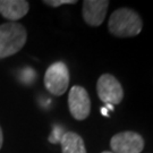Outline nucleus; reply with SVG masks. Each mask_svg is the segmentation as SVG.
<instances>
[{"label": "nucleus", "instance_id": "obj_1", "mask_svg": "<svg viewBox=\"0 0 153 153\" xmlns=\"http://www.w3.org/2000/svg\"><path fill=\"white\" fill-rule=\"evenodd\" d=\"M108 28L109 32L117 38H133L141 33L143 22L136 11L124 7L111 14Z\"/></svg>", "mask_w": 153, "mask_h": 153}, {"label": "nucleus", "instance_id": "obj_2", "mask_svg": "<svg viewBox=\"0 0 153 153\" xmlns=\"http://www.w3.org/2000/svg\"><path fill=\"white\" fill-rule=\"evenodd\" d=\"M27 40L25 27L18 23L0 25V59L17 53Z\"/></svg>", "mask_w": 153, "mask_h": 153}, {"label": "nucleus", "instance_id": "obj_3", "mask_svg": "<svg viewBox=\"0 0 153 153\" xmlns=\"http://www.w3.org/2000/svg\"><path fill=\"white\" fill-rule=\"evenodd\" d=\"M45 88L52 95L60 97L67 91L69 85V71L65 62L57 61L49 66L44 74Z\"/></svg>", "mask_w": 153, "mask_h": 153}, {"label": "nucleus", "instance_id": "obj_4", "mask_svg": "<svg viewBox=\"0 0 153 153\" xmlns=\"http://www.w3.org/2000/svg\"><path fill=\"white\" fill-rule=\"evenodd\" d=\"M99 99L105 104H119L124 99V90L119 81L111 74H103L97 83Z\"/></svg>", "mask_w": 153, "mask_h": 153}, {"label": "nucleus", "instance_id": "obj_5", "mask_svg": "<svg viewBox=\"0 0 153 153\" xmlns=\"http://www.w3.org/2000/svg\"><path fill=\"white\" fill-rule=\"evenodd\" d=\"M144 138L136 131H120L111 137L112 153H141L144 149Z\"/></svg>", "mask_w": 153, "mask_h": 153}, {"label": "nucleus", "instance_id": "obj_6", "mask_svg": "<svg viewBox=\"0 0 153 153\" xmlns=\"http://www.w3.org/2000/svg\"><path fill=\"white\" fill-rule=\"evenodd\" d=\"M68 108L71 115L76 120L86 119L91 112V100L88 93L83 86L75 85L71 88L68 95Z\"/></svg>", "mask_w": 153, "mask_h": 153}, {"label": "nucleus", "instance_id": "obj_7", "mask_svg": "<svg viewBox=\"0 0 153 153\" xmlns=\"http://www.w3.org/2000/svg\"><path fill=\"white\" fill-rule=\"evenodd\" d=\"M109 7L108 0H85L83 1V18L88 25L97 27L103 23Z\"/></svg>", "mask_w": 153, "mask_h": 153}, {"label": "nucleus", "instance_id": "obj_8", "mask_svg": "<svg viewBox=\"0 0 153 153\" xmlns=\"http://www.w3.org/2000/svg\"><path fill=\"white\" fill-rule=\"evenodd\" d=\"M28 9L30 4L25 0H0V14L11 22L24 17Z\"/></svg>", "mask_w": 153, "mask_h": 153}, {"label": "nucleus", "instance_id": "obj_9", "mask_svg": "<svg viewBox=\"0 0 153 153\" xmlns=\"http://www.w3.org/2000/svg\"><path fill=\"white\" fill-rule=\"evenodd\" d=\"M62 153H86L83 138L74 131H66L60 140Z\"/></svg>", "mask_w": 153, "mask_h": 153}, {"label": "nucleus", "instance_id": "obj_10", "mask_svg": "<svg viewBox=\"0 0 153 153\" xmlns=\"http://www.w3.org/2000/svg\"><path fill=\"white\" fill-rule=\"evenodd\" d=\"M66 131H64V128L59 125H53V129H52V133L49 136V142L52 143V144H56V143H60L61 137L64 136Z\"/></svg>", "mask_w": 153, "mask_h": 153}, {"label": "nucleus", "instance_id": "obj_11", "mask_svg": "<svg viewBox=\"0 0 153 153\" xmlns=\"http://www.w3.org/2000/svg\"><path fill=\"white\" fill-rule=\"evenodd\" d=\"M43 2L51 7H59L61 5H73V4H76L77 1L76 0H45Z\"/></svg>", "mask_w": 153, "mask_h": 153}, {"label": "nucleus", "instance_id": "obj_12", "mask_svg": "<svg viewBox=\"0 0 153 153\" xmlns=\"http://www.w3.org/2000/svg\"><path fill=\"white\" fill-rule=\"evenodd\" d=\"M101 114L104 116V117H109V114H108V109L103 107V108H101Z\"/></svg>", "mask_w": 153, "mask_h": 153}, {"label": "nucleus", "instance_id": "obj_13", "mask_svg": "<svg viewBox=\"0 0 153 153\" xmlns=\"http://www.w3.org/2000/svg\"><path fill=\"white\" fill-rule=\"evenodd\" d=\"M2 141H4V136H2V131H1V127H0V149L2 146Z\"/></svg>", "mask_w": 153, "mask_h": 153}, {"label": "nucleus", "instance_id": "obj_14", "mask_svg": "<svg viewBox=\"0 0 153 153\" xmlns=\"http://www.w3.org/2000/svg\"><path fill=\"white\" fill-rule=\"evenodd\" d=\"M105 108H107L108 110L114 111V110H115V105H111V104H105Z\"/></svg>", "mask_w": 153, "mask_h": 153}, {"label": "nucleus", "instance_id": "obj_15", "mask_svg": "<svg viewBox=\"0 0 153 153\" xmlns=\"http://www.w3.org/2000/svg\"><path fill=\"white\" fill-rule=\"evenodd\" d=\"M102 153H112V152H109V151H104V152H102Z\"/></svg>", "mask_w": 153, "mask_h": 153}]
</instances>
